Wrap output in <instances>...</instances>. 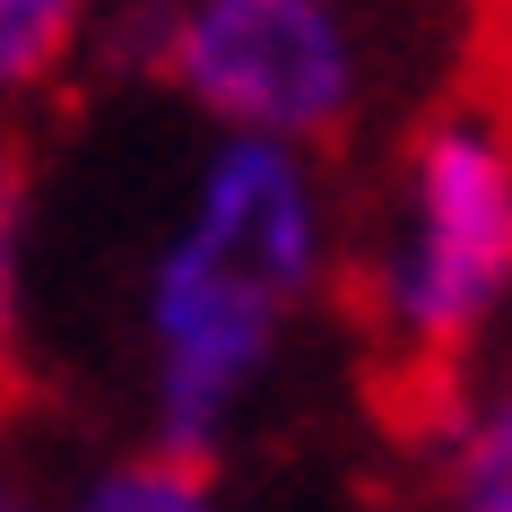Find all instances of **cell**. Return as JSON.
Instances as JSON below:
<instances>
[{
    "label": "cell",
    "instance_id": "7",
    "mask_svg": "<svg viewBox=\"0 0 512 512\" xmlns=\"http://www.w3.org/2000/svg\"><path fill=\"white\" fill-rule=\"evenodd\" d=\"M27 157L18 148H0V365L18 348V322H27Z\"/></svg>",
    "mask_w": 512,
    "mask_h": 512
},
{
    "label": "cell",
    "instance_id": "5",
    "mask_svg": "<svg viewBox=\"0 0 512 512\" xmlns=\"http://www.w3.org/2000/svg\"><path fill=\"white\" fill-rule=\"evenodd\" d=\"M70 512H226L209 486V460L183 452H122L70 495Z\"/></svg>",
    "mask_w": 512,
    "mask_h": 512
},
{
    "label": "cell",
    "instance_id": "2",
    "mask_svg": "<svg viewBox=\"0 0 512 512\" xmlns=\"http://www.w3.org/2000/svg\"><path fill=\"white\" fill-rule=\"evenodd\" d=\"M512 313V122L452 105L400 148L365 243V322L400 365H452Z\"/></svg>",
    "mask_w": 512,
    "mask_h": 512
},
{
    "label": "cell",
    "instance_id": "6",
    "mask_svg": "<svg viewBox=\"0 0 512 512\" xmlns=\"http://www.w3.org/2000/svg\"><path fill=\"white\" fill-rule=\"evenodd\" d=\"M96 0H0V105H18L79 53Z\"/></svg>",
    "mask_w": 512,
    "mask_h": 512
},
{
    "label": "cell",
    "instance_id": "8",
    "mask_svg": "<svg viewBox=\"0 0 512 512\" xmlns=\"http://www.w3.org/2000/svg\"><path fill=\"white\" fill-rule=\"evenodd\" d=\"M0 512H44V504H35L27 486H18V478H9V469H0Z\"/></svg>",
    "mask_w": 512,
    "mask_h": 512
},
{
    "label": "cell",
    "instance_id": "3",
    "mask_svg": "<svg viewBox=\"0 0 512 512\" xmlns=\"http://www.w3.org/2000/svg\"><path fill=\"white\" fill-rule=\"evenodd\" d=\"M113 61L165 79L226 139L330 148L374 96L382 44L365 0H139Z\"/></svg>",
    "mask_w": 512,
    "mask_h": 512
},
{
    "label": "cell",
    "instance_id": "1",
    "mask_svg": "<svg viewBox=\"0 0 512 512\" xmlns=\"http://www.w3.org/2000/svg\"><path fill=\"white\" fill-rule=\"evenodd\" d=\"M339 217L313 148L287 139H217L183 226L148 261V426L157 452L209 460L261 400L287 356L296 313L330 287Z\"/></svg>",
    "mask_w": 512,
    "mask_h": 512
},
{
    "label": "cell",
    "instance_id": "4",
    "mask_svg": "<svg viewBox=\"0 0 512 512\" xmlns=\"http://www.w3.org/2000/svg\"><path fill=\"white\" fill-rule=\"evenodd\" d=\"M443 512H512V356L460 391L443 426Z\"/></svg>",
    "mask_w": 512,
    "mask_h": 512
}]
</instances>
